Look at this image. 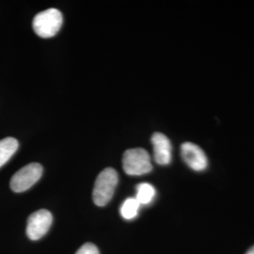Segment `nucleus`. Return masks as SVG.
Returning <instances> with one entry per match:
<instances>
[{
    "label": "nucleus",
    "instance_id": "1",
    "mask_svg": "<svg viewBox=\"0 0 254 254\" xmlns=\"http://www.w3.org/2000/svg\"><path fill=\"white\" fill-rule=\"evenodd\" d=\"M118 181V173L112 168H107L99 173L92 192L93 202L97 206H106L111 200Z\"/></svg>",
    "mask_w": 254,
    "mask_h": 254
},
{
    "label": "nucleus",
    "instance_id": "2",
    "mask_svg": "<svg viewBox=\"0 0 254 254\" xmlns=\"http://www.w3.org/2000/svg\"><path fill=\"white\" fill-rule=\"evenodd\" d=\"M63 23V14L59 9H48L37 14L33 19L32 27L38 36L51 38L59 32Z\"/></svg>",
    "mask_w": 254,
    "mask_h": 254
},
{
    "label": "nucleus",
    "instance_id": "3",
    "mask_svg": "<svg viewBox=\"0 0 254 254\" xmlns=\"http://www.w3.org/2000/svg\"><path fill=\"white\" fill-rule=\"evenodd\" d=\"M123 168L126 173L131 176L144 175L153 170L151 157L142 148L126 151L123 157Z\"/></svg>",
    "mask_w": 254,
    "mask_h": 254
},
{
    "label": "nucleus",
    "instance_id": "4",
    "mask_svg": "<svg viewBox=\"0 0 254 254\" xmlns=\"http://www.w3.org/2000/svg\"><path fill=\"white\" fill-rule=\"evenodd\" d=\"M43 167L39 163H30L19 170L9 183L11 190L21 193L29 190L39 181L43 175Z\"/></svg>",
    "mask_w": 254,
    "mask_h": 254
},
{
    "label": "nucleus",
    "instance_id": "5",
    "mask_svg": "<svg viewBox=\"0 0 254 254\" xmlns=\"http://www.w3.org/2000/svg\"><path fill=\"white\" fill-rule=\"evenodd\" d=\"M53 222L52 214L46 209L34 212L27 219V235L30 240H39L46 236Z\"/></svg>",
    "mask_w": 254,
    "mask_h": 254
},
{
    "label": "nucleus",
    "instance_id": "6",
    "mask_svg": "<svg viewBox=\"0 0 254 254\" xmlns=\"http://www.w3.org/2000/svg\"><path fill=\"white\" fill-rule=\"evenodd\" d=\"M181 154L184 161L192 170L201 172L207 168V157L199 146L192 142H186L182 144Z\"/></svg>",
    "mask_w": 254,
    "mask_h": 254
},
{
    "label": "nucleus",
    "instance_id": "7",
    "mask_svg": "<svg viewBox=\"0 0 254 254\" xmlns=\"http://www.w3.org/2000/svg\"><path fill=\"white\" fill-rule=\"evenodd\" d=\"M154 146V160L159 165H169L172 161V144L168 136L162 133H154L152 136Z\"/></svg>",
    "mask_w": 254,
    "mask_h": 254
},
{
    "label": "nucleus",
    "instance_id": "8",
    "mask_svg": "<svg viewBox=\"0 0 254 254\" xmlns=\"http://www.w3.org/2000/svg\"><path fill=\"white\" fill-rule=\"evenodd\" d=\"M18 147V141L14 137H5L0 140V168L16 153Z\"/></svg>",
    "mask_w": 254,
    "mask_h": 254
},
{
    "label": "nucleus",
    "instance_id": "9",
    "mask_svg": "<svg viewBox=\"0 0 254 254\" xmlns=\"http://www.w3.org/2000/svg\"><path fill=\"white\" fill-rule=\"evenodd\" d=\"M155 197V190L154 187L148 183H142L136 187V200L141 205L151 203Z\"/></svg>",
    "mask_w": 254,
    "mask_h": 254
},
{
    "label": "nucleus",
    "instance_id": "10",
    "mask_svg": "<svg viewBox=\"0 0 254 254\" xmlns=\"http://www.w3.org/2000/svg\"><path fill=\"white\" fill-rule=\"evenodd\" d=\"M139 207H140V204L136 200V198H128L122 204L120 212L123 218L127 220H130L136 218L137 216Z\"/></svg>",
    "mask_w": 254,
    "mask_h": 254
},
{
    "label": "nucleus",
    "instance_id": "11",
    "mask_svg": "<svg viewBox=\"0 0 254 254\" xmlns=\"http://www.w3.org/2000/svg\"><path fill=\"white\" fill-rule=\"evenodd\" d=\"M75 254H100L99 250L92 243H86L76 252Z\"/></svg>",
    "mask_w": 254,
    "mask_h": 254
},
{
    "label": "nucleus",
    "instance_id": "12",
    "mask_svg": "<svg viewBox=\"0 0 254 254\" xmlns=\"http://www.w3.org/2000/svg\"><path fill=\"white\" fill-rule=\"evenodd\" d=\"M246 254H254V246L252 248V249H250V250H249V252H248Z\"/></svg>",
    "mask_w": 254,
    "mask_h": 254
}]
</instances>
